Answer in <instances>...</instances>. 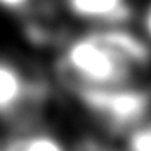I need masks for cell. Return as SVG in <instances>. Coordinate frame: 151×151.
Listing matches in <instances>:
<instances>
[{
	"mask_svg": "<svg viewBox=\"0 0 151 151\" xmlns=\"http://www.w3.org/2000/svg\"><path fill=\"white\" fill-rule=\"evenodd\" d=\"M73 92L92 114L116 129L136 126L144 119L151 105L150 95L144 90L134 88L131 85L99 88L76 87Z\"/></svg>",
	"mask_w": 151,
	"mask_h": 151,
	"instance_id": "2",
	"label": "cell"
},
{
	"mask_svg": "<svg viewBox=\"0 0 151 151\" xmlns=\"http://www.w3.org/2000/svg\"><path fill=\"white\" fill-rule=\"evenodd\" d=\"M143 29H144V34L148 39H151V4L146 7L143 15Z\"/></svg>",
	"mask_w": 151,
	"mask_h": 151,
	"instance_id": "7",
	"label": "cell"
},
{
	"mask_svg": "<svg viewBox=\"0 0 151 151\" xmlns=\"http://www.w3.org/2000/svg\"><path fill=\"white\" fill-rule=\"evenodd\" d=\"M37 0H0V10L19 14L26 12L29 7H32Z\"/></svg>",
	"mask_w": 151,
	"mask_h": 151,
	"instance_id": "6",
	"label": "cell"
},
{
	"mask_svg": "<svg viewBox=\"0 0 151 151\" xmlns=\"http://www.w3.org/2000/svg\"><path fill=\"white\" fill-rule=\"evenodd\" d=\"M58 68L71 88L131 85L139 73L102 27L68 37L60 49Z\"/></svg>",
	"mask_w": 151,
	"mask_h": 151,
	"instance_id": "1",
	"label": "cell"
},
{
	"mask_svg": "<svg viewBox=\"0 0 151 151\" xmlns=\"http://www.w3.org/2000/svg\"><path fill=\"white\" fill-rule=\"evenodd\" d=\"M65 14L90 27L126 26L132 15L131 0H61Z\"/></svg>",
	"mask_w": 151,
	"mask_h": 151,
	"instance_id": "3",
	"label": "cell"
},
{
	"mask_svg": "<svg viewBox=\"0 0 151 151\" xmlns=\"http://www.w3.org/2000/svg\"><path fill=\"white\" fill-rule=\"evenodd\" d=\"M0 151H68L58 136L48 131L19 134L0 146Z\"/></svg>",
	"mask_w": 151,
	"mask_h": 151,
	"instance_id": "5",
	"label": "cell"
},
{
	"mask_svg": "<svg viewBox=\"0 0 151 151\" xmlns=\"http://www.w3.org/2000/svg\"><path fill=\"white\" fill-rule=\"evenodd\" d=\"M36 99V83L17 63L0 56V117L14 116Z\"/></svg>",
	"mask_w": 151,
	"mask_h": 151,
	"instance_id": "4",
	"label": "cell"
}]
</instances>
